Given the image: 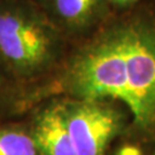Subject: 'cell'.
Here are the masks:
<instances>
[{"instance_id": "obj_9", "label": "cell", "mask_w": 155, "mask_h": 155, "mask_svg": "<svg viewBox=\"0 0 155 155\" xmlns=\"http://www.w3.org/2000/svg\"><path fill=\"white\" fill-rule=\"evenodd\" d=\"M120 155H139V152L133 147H125L121 150Z\"/></svg>"}, {"instance_id": "obj_1", "label": "cell", "mask_w": 155, "mask_h": 155, "mask_svg": "<svg viewBox=\"0 0 155 155\" xmlns=\"http://www.w3.org/2000/svg\"><path fill=\"white\" fill-rule=\"evenodd\" d=\"M50 93L72 99L120 100L136 127H155V16L127 13L82 40L53 75L30 89L27 107Z\"/></svg>"}, {"instance_id": "obj_4", "label": "cell", "mask_w": 155, "mask_h": 155, "mask_svg": "<svg viewBox=\"0 0 155 155\" xmlns=\"http://www.w3.org/2000/svg\"><path fill=\"white\" fill-rule=\"evenodd\" d=\"M68 39H85L109 18L107 0H32Z\"/></svg>"}, {"instance_id": "obj_7", "label": "cell", "mask_w": 155, "mask_h": 155, "mask_svg": "<svg viewBox=\"0 0 155 155\" xmlns=\"http://www.w3.org/2000/svg\"><path fill=\"white\" fill-rule=\"evenodd\" d=\"M25 91L12 79L0 66V113L23 109Z\"/></svg>"}, {"instance_id": "obj_8", "label": "cell", "mask_w": 155, "mask_h": 155, "mask_svg": "<svg viewBox=\"0 0 155 155\" xmlns=\"http://www.w3.org/2000/svg\"><path fill=\"white\" fill-rule=\"evenodd\" d=\"M110 6H116V7H129V6L134 5L139 0H107Z\"/></svg>"}, {"instance_id": "obj_3", "label": "cell", "mask_w": 155, "mask_h": 155, "mask_svg": "<svg viewBox=\"0 0 155 155\" xmlns=\"http://www.w3.org/2000/svg\"><path fill=\"white\" fill-rule=\"evenodd\" d=\"M62 102L77 155H105L109 143L122 131V113L105 100L69 99Z\"/></svg>"}, {"instance_id": "obj_2", "label": "cell", "mask_w": 155, "mask_h": 155, "mask_svg": "<svg viewBox=\"0 0 155 155\" xmlns=\"http://www.w3.org/2000/svg\"><path fill=\"white\" fill-rule=\"evenodd\" d=\"M68 41L32 0H0V66L25 93L59 69Z\"/></svg>"}, {"instance_id": "obj_10", "label": "cell", "mask_w": 155, "mask_h": 155, "mask_svg": "<svg viewBox=\"0 0 155 155\" xmlns=\"http://www.w3.org/2000/svg\"><path fill=\"white\" fill-rule=\"evenodd\" d=\"M153 155H155V153H154V154H153Z\"/></svg>"}, {"instance_id": "obj_6", "label": "cell", "mask_w": 155, "mask_h": 155, "mask_svg": "<svg viewBox=\"0 0 155 155\" xmlns=\"http://www.w3.org/2000/svg\"><path fill=\"white\" fill-rule=\"evenodd\" d=\"M0 155H41L29 124H0Z\"/></svg>"}, {"instance_id": "obj_5", "label": "cell", "mask_w": 155, "mask_h": 155, "mask_svg": "<svg viewBox=\"0 0 155 155\" xmlns=\"http://www.w3.org/2000/svg\"><path fill=\"white\" fill-rule=\"evenodd\" d=\"M29 127L41 155H77L67 129L61 100L39 109Z\"/></svg>"}]
</instances>
